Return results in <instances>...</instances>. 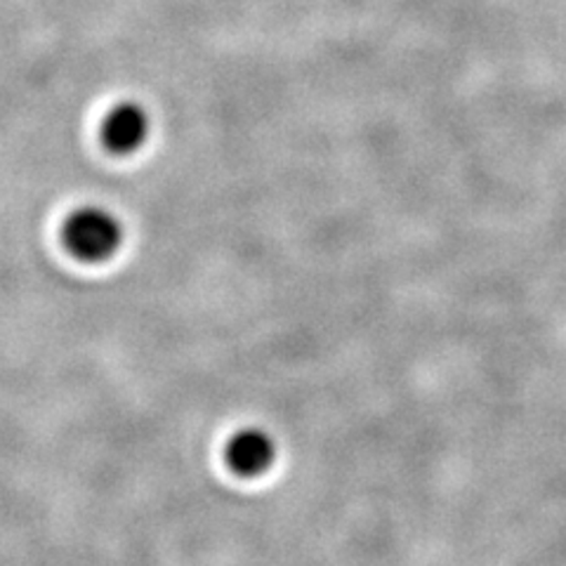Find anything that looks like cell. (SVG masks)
Here are the masks:
<instances>
[{
    "instance_id": "cell-1",
    "label": "cell",
    "mask_w": 566,
    "mask_h": 566,
    "mask_svg": "<svg viewBox=\"0 0 566 566\" xmlns=\"http://www.w3.org/2000/svg\"><path fill=\"white\" fill-rule=\"evenodd\" d=\"M120 239V222L112 212L95 206L71 212V218L64 224V243L83 262L109 260L118 251Z\"/></svg>"
},
{
    "instance_id": "cell-2",
    "label": "cell",
    "mask_w": 566,
    "mask_h": 566,
    "mask_svg": "<svg viewBox=\"0 0 566 566\" xmlns=\"http://www.w3.org/2000/svg\"><path fill=\"white\" fill-rule=\"evenodd\" d=\"M149 137V116L139 104H118L104 118L102 139L112 154H135Z\"/></svg>"
},
{
    "instance_id": "cell-3",
    "label": "cell",
    "mask_w": 566,
    "mask_h": 566,
    "mask_svg": "<svg viewBox=\"0 0 566 566\" xmlns=\"http://www.w3.org/2000/svg\"><path fill=\"white\" fill-rule=\"evenodd\" d=\"M276 458L274 441L262 430H241L227 444V465L239 476H260Z\"/></svg>"
}]
</instances>
